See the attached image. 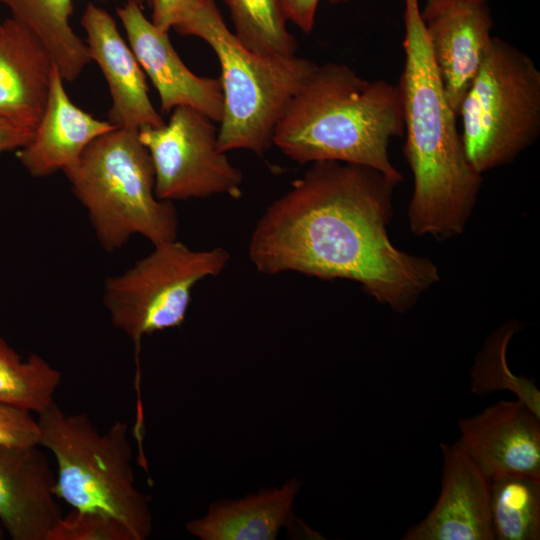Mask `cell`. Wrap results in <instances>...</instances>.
<instances>
[{
	"label": "cell",
	"mask_w": 540,
	"mask_h": 540,
	"mask_svg": "<svg viewBox=\"0 0 540 540\" xmlns=\"http://www.w3.org/2000/svg\"><path fill=\"white\" fill-rule=\"evenodd\" d=\"M311 164L254 226L255 269L351 280L393 311L411 310L440 274L430 258L400 250L388 235L398 183L363 165Z\"/></svg>",
	"instance_id": "1"
},
{
	"label": "cell",
	"mask_w": 540,
	"mask_h": 540,
	"mask_svg": "<svg viewBox=\"0 0 540 540\" xmlns=\"http://www.w3.org/2000/svg\"><path fill=\"white\" fill-rule=\"evenodd\" d=\"M404 67L398 88L404 155L413 176L407 219L411 232L438 240L464 232L483 177L470 162L457 113L436 70L419 0H404Z\"/></svg>",
	"instance_id": "2"
},
{
	"label": "cell",
	"mask_w": 540,
	"mask_h": 540,
	"mask_svg": "<svg viewBox=\"0 0 540 540\" xmlns=\"http://www.w3.org/2000/svg\"><path fill=\"white\" fill-rule=\"evenodd\" d=\"M404 136L397 84L367 80L343 63L316 65L289 102L273 136L300 164L339 161L380 171L401 183L390 160L392 139Z\"/></svg>",
	"instance_id": "3"
},
{
	"label": "cell",
	"mask_w": 540,
	"mask_h": 540,
	"mask_svg": "<svg viewBox=\"0 0 540 540\" xmlns=\"http://www.w3.org/2000/svg\"><path fill=\"white\" fill-rule=\"evenodd\" d=\"M174 29L182 36L203 39L218 58L223 92L219 149L263 156L289 102L317 64L296 55L249 50L229 30L215 0H200L191 16Z\"/></svg>",
	"instance_id": "4"
},
{
	"label": "cell",
	"mask_w": 540,
	"mask_h": 540,
	"mask_svg": "<svg viewBox=\"0 0 540 540\" xmlns=\"http://www.w3.org/2000/svg\"><path fill=\"white\" fill-rule=\"evenodd\" d=\"M39 445L53 455L54 494L73 509L102 512L124 523L135 540L149 538V497L136 485L128 424L100 432L84 413H65L55 402L38 414Z\"/></svg>",
	"instance_id": "5"
},
{
	"label": "cell",
	"mask_w": 540,
	"mask_h": 540,
	"mask_svg": "<svg viewBox=\"0 0 540 540\" xmlns=\"http://www.w3.org/2000/svg\"><path fill=\"white\" fill-rule=\"evenodd\" d=\"M63 172L105 251L120 249L133 235L153 245L177 239L176 209L155 195L154 167L139 129L117 127L99 136Z\"/></svg>",
	"instance_id": "6"
},
{
	"label": "cell",
	"mask_w": 540,
	"mask_h": 540,
	"mask_svg": "<svg viewBox=\"0 0 540 540\" xmlns=\"http://www.w3.org/2000/svg\"><path fill=\"white\" fill-rule=\"evenodd\" d=\"M458 116L467 156L480 174L512 163L540 135V71L533 59L493 37Z\"/></svg>",
	"instance_id": "7"
},
{
	"label": "cell",
	"mask_w": 540,
	"mask_h": 540,
	"mask_svg": "<svg viewBox=\"0 0 540 540\" xmlns=\"http://www.w3.org/2000/svg\"><path fill=\"white\" fill-rule=\"evenodd\" d=\"M229 260L222 247L192 250L177 239L155 244L131 268L106 279L103 303L113 326L139 351L145 335L183 324L195 285L219 275Z\"/></svg>",
	"instance_id": "8"
},
{
	"label": "cell",
	"mask_w": 540,
	"mask_h": 540,
	"mask_svg": "<svg viewBox=\"0 0 540 540\" xmlns=\"http://www.w3.org/2000/svg\"><path fill=\"white\" fill-rule=\"evenodd\" d=\"M139 139L152 159L159 200L241 197L242 172L219 149L213 120L198 110L178 106L167 123L140 128Z\"/></svg>",
	"instance_id": "9"
},
{
	"label": "cell",
	"mask_w": 540,
	"mask_h": 540,
	"mask_svg": "<svg viewBox=\"0 0 540 540\" xmlns=\"http://www.w3.org/2000/svg\"><path fill=\"white\" fill-rule=\"evenodd\" d=\"M117 15L129 46L159 94L161 112L187 106L219 123L223 110L220 79L194 74L172 46L168 31L148 20L135 0L117 8Z\"/></svg>",
	"instance_id": "10"
},
{
	"label": "cell",
	"mask_w": 540,
	"mask_h": 540,
	"mask_svg": "<svg viewBox=\"0 0 540 540\" xmlns=\"http://www.w3.org/2000/svg\"><path fill=\"white\" fill-rule=\"evenodd\" d=\"M421 16L444 93L458 115L493 38L488 1L450 0Z\"/></svg>",
	"instance_id": "11"
},
{
	"label": "cell",
	"mask_w": 540,
	"mask_h": 540,
	"mask_svg": "<svg viewBox=\"0 0 540 540\" xmlns=\"http://www.w3.org/2000/svg\"><path fill=\"white\" fill-rule=\"evenodd\" d=\"M458 424V444L487 478H540V417L521 401L501 400Z\"/></svg>",
	"instance_id": "12"
},
{
	"label": "cell",
	"mask_w": 540,
	"mask_h": 540,
	"mask_svg": "<svg viewBox=\"0 0 540 540\" xmlns=\"http://www.w3.org/2000/svg\"><path fill=\"white\" fill-rule=\"evenodd\" d=\"M41 448L0 444V525L13 540H47L63 515Z\"/></svg>",
	"instance_id": "13"
},
{
	"label": "cell",
	"mask_w": 540,
	"mask_h": 540,
	"mask_svg": "<svg viewBox=\"0 0 540 540\" xmlns=\"http://www.w3.org/2000/svg\"><path fill=\"white\" fill-rule=\"evenodd\" d=\"M441 492L432 510L403 540H494L488 507V479L462 447L441 443Z\"/></svg>",
	"instance_id": "14"
},
{
	"label": "cell",
	"mask_w": 540,
	"mask_h": 540,
	"mask_svg": "<svg viewBox=\"0 0 540 540\" xmlns=\"http://www.w3.org/2000/svg\"><path fill=\"white\" fill-rule=\"evenodd\" d=\"M90 59L108 84L112 105L108 121L117 127H159L165 122L153 106L141 68L122 38L114 18L102 7L88 4L81 17Z\"/></svg>",
	"instance_id": "15"
},
{
	"label": "cell",
	"mask_w": 540,
	"mask_h": 540,
	"mask_svg": "<svg viewBox=\"0 0 540 540\" xmlns=\"http://www.w3.org/2000/svg\"><path fill=\"white\" fill-rule=\"evenodd\" d=\"M55 64L44 113L31 140L17 150V157L34 177H45L69 168L99 136L117 128L76 106L63 85Z\"/></svg>",
	"instance_id": "16"
},
{
	"label": "cell",
	"mask_w": 540,
	"mask_h": 540,
	"mask_svg": "<svg viewBox=\"0 0 540 540\" xmlns=\"http://www.w3.org/2000/svg\"><path fill=\"white\" fill-rule=\"evenodd\" d=\"M55 62L41 40L10 17L0 24V117L36 128Z\"/></svg>",
	"instance_id": "17"
},
{
	"label": "cell",
	"mask_w": 540,
	"mask_h": 540,
	"mask_svg": "<svg viewBox=\"0 0 540 540\" xmlns=\"http://www.w3.org/2000/svg\"><path fill=\"white\" fill-rule=\"evenodd\" d=\"M300 488L293 478L280 487L215 502L204 516L187 522L186 530L200 540H274L290 519Z\"/></svg>",
	"instance_id": "18"
},
{
	"label": "cell",
	"mask_w": 540,
	"mask_h": 540,
	"mask_svg": "<svg viewBox=\"0 0 540 540\" xmlns=\"http://www.w3.org/2000/svg\"><path fill=\"white\" fill-rule=\"evenodd\" d=\"M105 1V0H98ZM74 0H0L11 17L48 49L64 80L72 82L91 61L87 45L70 25Z\"/></svg>",
	"instance_id": "19"
},
{
	"label": "cell",
	"mask_w": 540,
	"mask_h": 540,
	"mask_svg": "<svg viewBox=\"0 0 540 540\" xmlns=\"http://www.w3.org/2000/svg\"><path fill=\"white\" fill-rule=\"evenodd\" d=\"M487 479L494 539H540V478L498 474Z\"/></svg>",
	"instance_id": "20"
},
{
	"label": "cell",
	"mask_w": 540,
	"mask_h": 540,
	"mask_svg": "<svg viewBox=\"0 0 540 540\" xmlns=\"http://www.w3.org/2000/svg\"><path fill=\"white\" fill-rule=\"evenodd\" d=\"M61 381V372L43 357L24 359L0 336V403L38 415L54 403Z\"/></svg>",
	"instance_id": "21"
},
{
	"label": "cell",
	"mask_w": 540,
	"mask_h": 540,
	"mask_svg": "<svg viewBox=\"0 0 540 540\" xmlns=\"http://www.w3.org/2000/svg\"><path fill=\"white\" fill-rule=\"evenodd\" d=\"M234 34L249 50L268 55L293 56L298 43L287 29L282 0H224Z\"/></svg>",
	"instance_id": "22"
},
{
	"label": "cell",
	"mask_w": 540,
	"mask_h": 540,
	"mask_svg": "<svg viewBox=\"0 0 540 540\" xmlns=\"http://www.w3.org/2000/svg\"><path fill=\"white\" fill-rule=\"evenodd\" d=\"M516 320H509L498 327L478 353L471 370V390L487 394L497 390H510L518 400L540 417V392L535 384L514 375L507 364V347L510 339L520 329Z\"/></svg>",
	"instance_id": "23"
},
{
	"label": "cell",
	"mask_w": 540,
	"mask_h": 540,
	"mask_svg": "<svg viewBox=\"0 0 540 540\" xmlns=\"http://www.w3.org/2000/svg\"><path fill=\"white\" fill-rule=\"evenodd\" d=\"M47 540H135L128 527L115 517L97 511L73 509L62 515Z\"/></svg>",
	"instance_id": "24"
},
{
	"label": "cell",
	"mask_w": 540,
	"mask_h": 540,
	"mask_svg": "<svg viewBox=\"0 0 540 540\" xmlns=\"http://www.w3.org/2000/svg\"><path fill=\"white\" fill-rule=\"evenodd\" d=\"M40 430L33 413L0 403V444L39 445Z\"/></svg>",
	"instance_id": "25"
},
{
	"label": "cell",
	"mask_w": 540,
	"mask_h": 540,
	"mask_svg": "<svg viewBox=\"0 0 540 540\" xmlns=\"http://www.w3.org/2000/svg\"><path fill=\"white\" fill-rule=\"evenodd\" d=\"M200 0H152V23L163 31L175 28L186 21L199 5Z\"/></svg>",
	"instance_id": "26"
},
{
	"label": "cell",
	"mask_w": 540,
	"mask_h": 540,
	"mask_svg": "<svg viewBox=\"0 0 540 540\" xmlns=\"http://www.w3.org/2000/svg\"><path fill=\"white\" fill-rule=\"evenodd\" d=\"M35 128L24 123L0 117V154L18 150L32 138Z\"/></svg>",
	"instance_id": "27"
},
{
	"label": "cell",
	"mask_w": 540,
	"mask_h": 540,
	"mask_svg": "<svg viewBox=\"0 0 540 540\" xmlns=\"http://www.w3.org/2000/svg\"><path fill=\"white\" fill-rule=\"evenodd\" d=\"M287 19L305 33L313 30L319 0H282Z\"/></svg>",
	"instance_id": "28"
},
{
	"label": "cell",
	"mask_w": 540,
	"mask_h": 540,
	"mask_svg": "<svg viewBox=\"0 0 540 540\" xmlns=\"http://www.w3.org/2000/svg\"><path fill=\"white\" fill-rule=\"evenodd\" d=\"M348 1L349 0H330L332 4L346 3ZM448 1L450 0H426L425 8L421 12L422 13L430 12L434 10L435 8L447 3ZM484 1H489V0H484Z\"/></svg>",
	"instance_id": "29"
},
{
	"label": "cell",
	"mask_w": 540,
	"mask_h": 540,
	"mask_svg": "<svg viewBox=\"0 0 540 540\" xmlns=\"http://www.w3.org/2000/svg\"><path fill=\"white\" fill-rule=\"evenodd\" d=\"M135 1L138 2L141 6L147 5L151 7L152 0H135Z\"/></svg>",
	"instance_id": "30"
},
{
	"label": "cell",
	"mask_w": 540,
	"mask_h": 540,
	"mask_svg": "<svg viewBox=\"0 0 540 540\" xmlns=\"http://www.w3.org/2000/svg\"><path fill=\"white\" fill-rule=\"evenodd\" d=\"M4 538V530L0 525V540Z\"/></svg>",
	"instance_id": "31"
},
{
	"label": "cell",
	"mask_w": 540,
	"mask_h": 540,
	"mask_svg": "<svg viewBox=\"0 0 540 540\" xmlns=\"http://www.w3.org/2000/svg\"><path fill=\"white\" fill-rule=\"evenodd\" d=\"M0 24H1V21H0Z\"/></svg>",
	"instance_id": "32"
}]
</instances>
